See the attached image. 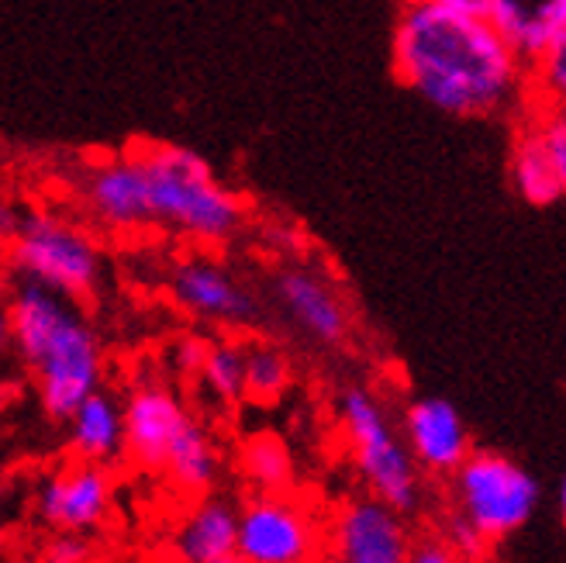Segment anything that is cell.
Returning <instances> with one entry per match:
<instances>
[{"label":"cell","mask_w":566,"mask_h":563,"mask_svg":"<svg viewBox=\"0 0 566 563\" xmlns=\"http://www.w3.org/2000/svg\"><path fill=\"white\" fill-rule=\"evenodd\" d=\"M14 280H32L70 301H87L104 280L101 242L83 225L55 211H24L21 232L8 246Z\"/></svg>","instance_id":"cell-6"},{"label":"cell","mask_w":566,"mask_h":563,"mask_svg":"<svg viewBox=\"0 0 566 563\" xmlns=\"http://www.w3.org/2000/svg\"><path fill=\"white\" fill-rule=\"evenodd\" d=\"M556 512H559V522L566 525V473L559 477V484H556Z\"/></svg>","instance_id":"cell-31"},{"label":"cell","mask_w":566,"mask_h":563,"mask_svg":"<svg viewBox=\"0 0 566 563\" xmlns=\"http://www.w3.org/2000/svg\"><path fill=\"white\" fill-rule=\"evenodd\" d=\"M208 340H201V335H184V340L174 343V350H169V359H174V371L180 377H197L205 367V356H208Z\"/></svg>","instance_id":"cell-25"},{"label":"cell","mask_w":566,"mask_h":563,"mask_svg":"<svg viewBox=\"0 0 566 563\" xmlns=\"http://www.w3.org/2000/svg\"><path fill=\"white\" fill-rule=\"evenodd\" d=\"M218 563H242L239 556H229V560H218Z\"/></svg>","instance_id":"cell-32"},{"label":"cell","mask_w":566,"mask_h":563,"mask_svg":"<svg viewBox=\"0 0 566 563\" xmlns=\"http://www.w3.org/2000/svg\"><path fill=\"white\" fill-rule=\"evenodd\" d=\"M235 543H239V504L218 494L197 498L174 536V550L180 563L229 560L235 556Z\"/></svg>","instance_id":"cell-15"},{"label":"cell","mask_w":566,"mask_h":563,"mask_svg":"<svg viewBox=\"0 0 566 563\" xmlns=\"http://www.w3.org/2000/svg\"><path fill=\"white\" fill-rule=\"evenodd\" d=\"M449 481V512L442 536L463 560L480 556L525 529L539 509V481L507 453L473 449Z\"/></svg>","instance_id":"cell-3"},{"label":"cell","mask_w":566,"mask_h":563,"mask_svg":"<svg viewBox=\"0 0 566 563\" xmlns=\"http://www.w3.org/2000/svg\"><path fill=\"white\" fill-rule=\"evenodd\" d=\"M14 346V335H11V315H8V301L0 304V353H8Z\"/></svg>","instance_id":"cell-30"},{"label":"cell","mask_w":566,"mask_h":563,"mask_svg":"<svg viewBox=\"0 0 566 563\" xmlns=\"http://www.w3.org/2000/svg\"><path fill=\"white\" fill-rule=\"evenodd\" d=\"M522 115L528 118V125L539 135V143L553 163L556 170V180L563 187V197H566V104H525Z\"/></svg>","instance_id":"cell-24"},{"label":"cell","mask_w":566,"mask_h":563,"mask_svg":"<svg viewBox=\"0 0 566 563\" xmlns=\"http://www.w3.org/2000/svg\"><path fill=\"white\" fill-rule=\"evenodd\" d=\"M132 153L146 174L153 225L205 246H221L239 236L249 208L214 177L205 156L174 143H146Z\"/></svg>","instance_id":"cell-4"},{"label":"cell","mask_w":566,"mask_h":563,"mask_svg":"<svg viewBox=\"0 0 566 563\" xmlns=\"http://www.w3.org/2000/svg\"><path fill=\"white\" fill-rule=\"evenodd\" d=\"M8 315L14 350L35 371L42 411L52 421H70V415L101 390L104 350L97 329L76 301L32 280H14Z\"/></svg>","instance_id":"cell-2"},{"label":"cell","mask_w":566,"mask_h":563,"mask_svg":"<svg viewBox=\"0 0 566 563\" xmlns=\"http://www.w3.org/2000/svg\"><path fill=\"white\" fill-rule=\"evenodd\" d=\"M507 177H512L515 194L532 208H549L563 201V187L556 180L553 163L525 115L515 118L512 149H507Z\"/></svg>","instance_id":"cell-18"},{"label":"cell","mask_w":566,"mask_h":563,"mask_svg":"<svg viewBox=\"0 0 566 563\" xmlns=\"http://www.w3.org/2000/svg\"><path fill=\"white\" fill-rule=\"evenodd\" d=\"M528 101L566 104V21L549 39V45L528 63Z\"/></svg>","instance_id":"cell-23"},{"label":"cell","mask_w":566,"mask_h":563,"mask_svg":"<svg viewBox=\"0 0 566 563\" xmlns=\"http://www.w3.org/2000/svg\"><path fill=\"white\" fill-rule=\"evenodd\" d=\"M408 563H463V556L452 550V543L442 536V532H429V536H418L411 543Z\"/></svg>","instance_id":"cell-27"},{"label":"cell","mask_w":566,"mask_h":563,"mask_svg":"<svg viewBox=\"0 0 566 563\" xmlns=\"http://www.w3.org/2000/svg\"><path fill=\"white\" fill-rule=\"evenodd\" d=\"M411 543L408 519L370 494L346 498L328 522L332 563H408Z\"/></svg>","instance_id":"cell-9"},{"label":"cell","mask_w":566,"mask_h":563,"mask_svg":"<svg viewBox=\"0 0 566 563\" xmlns=\"http://www.w3.org/2000/svg\"><path fill=\"white\" fill-rule=\"evenodd\" d=\"M0 550H4V529H0Z\"/></svg>","instance_id":"cell-33"},{"label":"cell","mask_w":566,"mask_h":563,"mask_svg":"<svg viewBox=\"0 0 566 563\" xmlns=\"http://www.w3.org/2000/svg\"><path fill=\"white\" fill-rule=\"evenodd\" d=\"M21 221H24V211L11 201H0V242H14V236L21 232Z\"/></svg>","instance_id":"cell-28"},{"label":"cell","mask_w":566,"mask_h":563,"mask_svg":"<svg viewBox=\"0 0 566 563\" xmlns=\"http://www.w3.org/2000/svg\"><path fill=\"white\" fill-rule=\"evenodd\" d=\"M76 194L87 218L107 232H138L153 225L146 174L132 149L83 166Z\"/></svg>","instance_id":"cell-10"},{"label":"cell","mask_w":566,"mask_h":563,"mask_svg":"<svg viewBox=\"0 0 566 563\" xmlns=\"http://www.w3.org/2000/svg\"><path fill=\"white\" fill-rule=\"evenodd\" d=\"M169 298L187 315L211 325L245 329L260 322V301L229 267L211 257H184L169 270Z\"/></svg>","instance_id":"cell-11"},{"label":"cell","mask_w":566,"mask_h":563,"mask_svg":"<svg viewBox=\"0 0 566 563\" xmlns=\"http://www.w3.org/2000/svg\"><path fill=\"white\" fill-rule=\"evenodd\" d=\"M242 477L256 488V494H287L294 484V460L291 449L276 436H252L239 453Z\"/></svg>","instance_id":"cell-20"},{"label":"cell","mask_w":566,"mask_h":563,"mask_svg":"<svg viewBox=\"0 0 566 563\" xmlns=\"http://www.w3.org/2000/svg\"><path fill=\"white\" fill-rule=\"evenodd\" d=\"M401 436L418 470L432 477H452L473 453L463 411L446 398H432V394L408 402L401 415Z\"/></svg>","instance_id":"cell-14"},{"label":"cell","mask_w":566,"mask_h":563,"mask_svg":"<svg viewBox=\"0 0 566 563\" xmlns=\"http://www.w3.org/2000/svg\"><path fill=\"white\" fill-rule=\"evenodd\" d=\"M70 449L76 460L104 467L125 453V418L118 398H111L107 390H94L70 415Z\"/></svg>","instance_id":"cell-17"},{"label":"cell","mask_w":566,"mask_h":563,"mask_svg":"<svg viewBox=\"0 0 566 563\" xmlns=\"http://www.w3.org/2000/svg\"><path fill=\"white\" fill-rule=\"evenodd\" d=\"M328 563H332V560H328Z\"/></svg>","instance_id":"cell-34"},{"label":"cell","mask_w":566,"mask_h":563,"mask_svg":"<svg viewBox=\"0 0 566 563\" xmlns=\"http://www.w3.org/2000/svg\"><path fill=\"white\" fill-rule=\"evenodd\" d=\"M218 470H221V453H218L211 432L197 418H190L184 432L177 436L174 449H169L163 473L169 477V484H174L180 494L197 501L218 484Z\"/></svg>","instance_id":"cell-19"},{"label":"cell","mask_w":566,"mask_h":563,"mask_svg":"<svg viewBox=\"0 0 566 563\" xmlns=\"http://www.w3.org/2000/svg\"><path fill=\"white\" fill-rule=\"evenodd\" d=\"M390 66L415 97L452 118H518L528 104V63L484 14L405 0Z\"/></svg>","instance_id":"cell-1"},{"label":"cell","mask_w":566,"mask_h":563,"mask_svg":"<svg viewBox=\"0 0 566 563\" xmlns=\"http://www.w3.org/2000/svg\"><path fill=\"white\" fill-rule=\"evenodd\" d=\"M291 356L276 343H245V394L256 402H276L291 387Z\"/></svg>","instance_id":"cell-22"},{"label":"cell","mask_w":566,"mask_h":563,"mask_svg":"<svg viewBox=\"0 0 566 563\" xmlns=\"http://www.w3.org/2000/svg\"><path fill=\"white\" fill-rule=\"evenodd\" d=\"M322 543L318 519L291 494H252L239 504L242 563H318Z\"/></svg>","instance_id":"cell-7"},{"label":"cell","mask_w":566,"mask_h":563,"mask_svg":"<svg viewBox=\"0 0 566 563\" xmlns=\"http://www.w3.org/2000/svg\"><path fill=\"white\" fill-rule=\"evenodd\" d=\"M273 301L304 340L322 350H338L353 335V312L335 288V280L311 267V263H287L273 273Z\"/></svg>","instance_id":"cell-8"},{"label":"cell","mask_w":566,"mask_h":563,"mask_svg":"<svg viewBox=\"0 0 566 563\" xmlns=\"http://www.w3.org/2000/svg\"><path fill=\"white\" fill-rule=\"evenodd\" d=\"M125 418V453L132 467L146 473H163L169 449L190 421L180 394L163 380H142L132 387L122 405Z\"/></svg>","instance_id":"cell-13"},{"label":"cell","mask_w":566,"mask_h":563,"mask_svg":"<svg viewBox=\"0 0 566 563\" xmlns=\"http://www.w3.org/2000/svg\"><path fill=\"white\" fill-rule=\"evenodd\" d=\"M424 4H436L446 11H467V14H484L488 0H424Z\"/></svg>","instance_id":"cell-29"},{"label":"cell","mask_w":566,"mask_h":563,"mask_svg":"<svg viewBox=\"0 0 566 563\" xmlns=\"http://www.w3.org/2000/svg\"><path fill=\"white\" fill-rule=\"evenodd\" d=\"M197 380L218 405H235L239 398H245V343H211Z\"/></svg>","instance_id":"cell-21"},{"label":"cell","mask_w":566,"mask_h":563,"mask_svg":"<svg viewBox=\"0 0 566 563\" xmlns=\"http://www.w3.org/2000/svg\"><path fill=\"white\" fill-rule=\"evenodd\" d=\"M484 18L525 63H532L566 21V0H488Z\"/></svg>","instance_id":"cell-16"},{"label":"cell","mask_w":566,"mask_h":563,"mask_svg":"<svg viewBox=\"0 0 566 563\" xmlns=\"http://www.w3.org/2000/svg\"><path fill=\"white\" fill-rule=\"evenodd\" d=\"M91 560V543L87 536L76 532H55V540L42 550V563H87Z\"/></svg>","instance_id":"cell-26"},{"label":"cell","mask_w":566,"mask_h":563,"mask_svg":"<svg viewBox=\"0 0 566 563\" xmlns=\"http://www.w3.org/2000/svg\"><path fill=\"white\" fill-rule=\"evenodd\" d=\"M115 498V477L104 463L73 460L60 467L52 477H45L35 494V515L52 532H76L87 536L97 529Z\"/></svg>","instance_id":"cell-12"},{"label":"cell","mask_w":566,"mask_h":563,"mask_svg":"<svg viewBox=\"0 0 566 563\" xmlns=\"http://www.w3.org/2000/svg\"><path fill=\"white\" fill-rule=\"evenodd\" d=\"M338 426H343L349 460L366 494L390 504L405 519L424 504V481L415 457L408 453L401 426H394L380 394L366 384H349L338 394Z\"/></svg>","instance_id":"cell-5"}]
</instances>
